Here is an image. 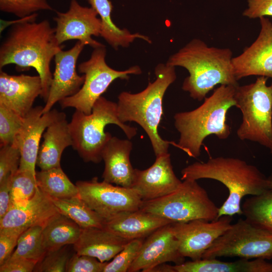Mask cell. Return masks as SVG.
Wrapping results in <instances>:
<instances>
[{
	"mask_svg": "<svg viewBox=\"0 0 272 272\" xmlns=\"http://www.w3.org/2000/svg\"><path fill=\"white\" fill-rule=\"evenodd\" d=\"M232 220V217L223 216L212 221L198 219L172 223L180 253L191 260L201 259L214 241L230 227Z\"/></svg>",
	"mask_w": 272,
	"mask_h": 272,
	"instance_id": "cell-12",
	"label": "cell"
},
{
	"mask_svg": "<svg viewBox=\"0 0 272 272\" xmlns=\"http://www.w3.org/2000/svg\"><path fill=\"white\" fill-rule=\"evenodd\" d=\"M85 46L78 41L71 49H61L55 55V70L43 113L50 111L57 102L77 93L82 87L85 76L78 75L76 64Z\"/></svg>",
	"mask_w": 272,
	"mask_h": 272,
	"instance_id": "cell-15",
	"label": "cell"
},
{
	"mask_svg": "<svg viewBox=\"0 0 272 272\" xmlns=\"http://www.w3.org/2000/svg\"><path fill=\"white\" fill-rule=\"evenodd\" d=\"M128 241L105 227L89 228L82 229L73 247L79 254L92 256L104 262L113 259Z\"/></svg>",
	"mask_w": 272,
	"mask_h": 272,
	"instance_id": "cell-22",
	"label": "cell"
},
{
	"mask_svg": "<svg viewBox=\"0 0 272 272\" xmlns=\"http://www.w3.org/2000/svg\"><path fill=\"white\" fill-rule=\"evenodd\" d=\"M236 87L221 85L206 97L199 107L175 113L174 126L180 135L174 146L195 158L199 156L201 147L208 136L214 134L221 140L227 139L231 131L227 123V113L231 107L236 106Z\"/></svg>",
	"mask_w": 272,
	"mask_h": 272,
	"instance_id": "cell-4",
	"label": "cell"
},
{
	"mask_svg": "<svg viewBox=\"0 0 272 272\" xmlns=\"http://www.w3.org/2000/svg\"><path fill=\"white\" fill-rule=\"evenodd\" d=\"M40 145L36 165L42 170L60 166L64 150L73 145V139L66 115L54 121L44 131Z\"/></svg>",
	"mask_w": 272,
	"mask_h": 272,
	"instance_id": "cell-24",
	"label": "cell"
},
{
	"mask_svg": "<svg viewBox=\"0 0 272 272\" xmlns=\"http://www.w3.org/2000/svg\"><path fill=\"white\" fill-rule=\"evenodd\" d=\"M267 77H258L255 82L236 87V107L242 114L237 130L242 141L254 142L272 153V83Z\"/></svg>",
	"mask_w": 272,
	"mask_h": 272,
	"instance_id": "cell-7",
	"label": "cell"
},
{
	"mask_svg": "<svg viewBox=\"0 0 272 272\" xmlns=\"http://www.w3.org/2000/svg\"><path fill=\"white\" fill-rule=\"evenodd\" d=\"M184 261L185 257L180 253L178 240L171 223L159 228L143 241L128 272H148L161 263L172 262L179 264Z\"/></svg>",
	"mask_w": 272,
	"mask_h": 272,
	"instance_id": "cell-17",
	"label": "cell"
},
{
	"mask_svg": "<svg viewBox=\"0 0 272 272\" xmlns=\"http://www.w3.org/2000/svg\"><path fill=\"white\" fill-rule=\"evenodd\" d=\"M242 215L254 225L272 232V190L246 198L241 206Z\"/></svg>",
	"mask_w": 272,
	"mask_h": 272,
	"instance_id": "cell-30",
	"label": "cell"
},
{
	"mask_svg": "<svg viewBox=\"0 0 272 272\" xmlns=\"http://www.w3.org/2000/svg\"><path fill=\"white\" fill-rule=\"evenodd\" d=\"M21 234L14 231L0 230V265L10 257Z\"/></svg>",
	"mask_w": 272,
	"mask_h": 272,
	"instance_id": "cell-39",
	"label": "cell"
},
{
	"mask_svg": "<svg viewBox=\"0 0 272 272\" xmlns=\"http://www.w3.org/2000/svg\"><path fill=\"white\" fill-rule=\"evenodd\" d=\"M51 198L59 213L72 220L82 229L104 227L106 221L78 196Z\"/></svg>",
	"mask_w": 272,
	"mask_h": 272,
	"instance_id": "cell-28",
	"label": "cell"
},
{
	"mask_svg": "<svg viewBox=\"0 0 272 272\" xmlns=\"http://www.w3.org/2000/svg\"><path fill=\"white\" fill-rule=\"evenodd\" d=\"M23 122V117L8 107L0 104L1 146L14 143Z\"/></svg>",
	"mask_w": 272,
	"mask_h": 272,
	"instance_id": "cell-33",
	"label": "cell"
},
{
	"mask_svg": "<svg viewBox=\"0 0 272 272\" xmlns=\"http://www.w3.org/2000/svg\"><path fill=\"white\" fill-rule=\"evenodd\" d=\"M108 262H102L97 258L76 252L67 261L66 272H103Z\"/></svg>",
	"mask_w": 272,
	"mask_h": 272,
	"instance_id": "cell-38",
	"label": "cell"
},
{
	"mask_svg": "<svg viewBox=\"0 0 272 272\" xmlns=\"http://www.w3.org/2000/svg\"><path fill=\"white\" fill-rule=\"evenodd\" d=\"M78 196L106 222L117 215L140 209L143 200L133 188L113 185L97 177L78 181Z\"/></svg>",
	"mask_w": 272,
	"mask_h": 272,
	"instance_id": "cell-11",
	"label": "cell"
},
{
	"mask_svg": "<svg viewBox=\"0 0 272 272\" xmlns=\"http://www.w3.org/2000/svg\"><path fill=\"white\" fill-rule=\"evenodd\" d=\"M259 19L261 29L256 39L241 54L232 58L238 81L250 76L272 79V23L264 17Z\"/></svg>",
	"mask_w": 272,
	"mask_h": 272,
	"instance_id": "cell-16",
	"label": "cell"
},
{
	"mask_svg": "<svg viewBox=\"0 0 272 272\" xmlns=\"http://www.w3.org/2000/svg\"><path fill=\"white\" fill-rule=\"evenodd\" d=\"M0 10L20 18L42 10L52 11L47 0H0Z\"/></svg>",
	"mask_w": 272,
	"mask_h": 272,
	"instance_id": "cell-34",
	"label": "cell"
},
{
	"mask_svg": "<svg viewBox=\"0 0 272 272\" xmlns=\"http://www.w3.org/2000/svg\"><path fill=\"white\" fill-rule=\"evenodd\" d=\"M110 124L118 126L129 140L137 133L135 127L119 120L117 103L103 96L94 103L90 114L76 110L69 123L72 147L85 162L98 163L102 160V151L112 137L105 131V126Z\"/></svg>",
	"mask_w": 272,
	"mask_h": 272,
	"instance_id": "cell-6",
	"label": "cell"
},
{
	"mask_svg": "<svg viewBox=\"0 0 272 272\" xmlns=\"http://www.w3.org/2000/svg\"><path fill=\"white\" fill-rule=\"evenodd\" d=\"M106 54L105 46L94 48L90 58L79 65V72L85 76L84 84L77 93L59 102L62 108H74L90 114L94 103L114 80H127L130 75L142 73L141 69L138 65L124 71L113 69L106 62Z\"/></svg>",
	"mask_w": 272,
	"mask_h": 272,
	"instance_id": "cell-9",
	"label": "cell"
},
{
	"mask_svg": "<svg viewBox=\"0 0 272 272\" xmlns=\"http://www.w3.org/2000/svg\"><path fill=\"white\" fill-rule=\"evenodd\" d=\"M43 107H33L23 117V122L15 140L21 159L18 170L36 174L37 154L40 142L47 127L65 114L55 109L43 113Z\"/></svg>",
	"mask_w": 272,
	"mask_h": 272,
	"instance_id": "cell-14",
	"label": "cell"
},
{
	"mask_svg": "<svg viewBox=\"0 0 272 272\" xmlns=\"http://www.w3.org/2000/svg\"><path fill=\"white\" fill-rule=\"evenodd\" d=\"M55 38L59 44L70 40H78L93 48L105 46L93 39L92 36H100L101 21L92 7H84L77 0H71L66 12L56 11Z\"/></svg>",
	"mask_w": 272,
	"mask_h": 272,
	"instance_id": "cell-13",
	"label": "cell"
},
{
	"mask_svg": "<svg viewBox=\"0 0 272 272\" xmlns=\"http://www.w3.org/2000/svg\"><path fill=\"white\" fill-rule=\"evenodd\" d=\"M196 181L182 180L179 187L172 193L154 200L143 201L140 209L172 223L218 219L219 208Z\"/></svg>",
	"mask_w": 272,
	"mask_h": 272,
	"instance_id": "cell-8",
	"label": "cell"
},
{
	"mask_svg": "<svg viewBox=\"0 0 272 272\" xmlns=\"http://www.w3.org/2000/svg\"><path fill=\"white\" fill-rule=\"evenodd\" d=\"M42 87L39 75H12L1 70L0 104L24 117L41 96Z\"/></svg>",
	"mask_w": 272,
	"mask_h": 272,
	"instance_id": "cell-20",
	"label": "cell"
},
{
	"mask_svg": "<svg viewBox=\"0 0 272 272\" xmlns=\"http://www.w3.org/2000/svg\"><path fill=\"white\" fill-rule=\"evenodd\" d=\"M143 239H135L129 241L123 248L107 262L103 272H126L136 258L142 245Z\"/></svg>",
	"mask_w": 272,
	"mask_h": 272,
	"instance_id": "cell-35",
	"label": "cell"
},
{
	"mask_svg": "<svg viewBox=\"0 0 272 272\" xmlns=\"http://www.w3.org/2000/svg\"><path fill=\"white\" fill-rule=\"evenodd\" d=\"M20 159V151L15 143L1 146L0 181L8 175L13 174L18 171Z\"/></svg>",
	"mask_w": 272,
	"mask_h": 272,
	"instance_id": "cell-37",
	"label": "cell"
},
{
	"mask_svg": "<svg viewBox=\"0 0 272 272\" xmlns=\"http://www.w3.org/2000/svg\"><path fill=\"white\" fill-rule=\"evenodd\" d=\"M221 257L271 259L272 232L240 219L214 241L202 258Z\"/></svg>",
	"mask_w": 272,
	"mask_h": 272,
	"instance_id": "cell-10",
	"label": "cell"
},
{
	"mask_svg": "<svg viewBox=\"0 0 272 272\" xmlns=\"http://www.w3.org/2000/svg\"><path fill=\"white\" fill-rule=\"evenodd\" d=\"M37 262L21 257H10L0 265L1 272H32Z\"/></svg>",
	"mask_w": 272,
	"mask_h": 272,
	"instance_id": "cell-41",
	"label": "cell"
},
{
	"mask_svg": "<svg viewBox=\"0 0 272 272\" xmlns=\"http://www.w3.org/2000/svg\"><path fill=\"white\" fill-rule=\"evenodd\" d=\"M38 187L36 174L18 170L12 176L11 206L27 202L35 195Z\"/></svg>",
	"mask_w": 272,
	"mask_h": 272,
	"instance_id": "cell-32",
	"label": "cell"
},
{
	"mask_svg": "<svg viewBox=\"0 0 272 272\" xmlns=\"http://www.w3.org/2000/svg\"><path fill=\"white\" fill-rule=\"evenodd\" d=\"M65 245L58 249L46 251L36 263L35 272H64L68 260L73 254Z\"/></svg>",
	"mask_w": 272,
	"mask_h": 272,
	"instance_id": "cell-36",
	"label": "cell"
},
{
	"mask_svg": "<svg viewBox=\"0 0 272 272\" xmlns=\"http://www.w3.org/2000/svg\"><path fill=\"white\" fill-rule=\"evenodd\" d=\"M175 174L169 153L156 157L153 164L145 170L134 169L131 188L143 201L154 200L176 190L181 184Z\"/></svg>",
	"mask_w": 272,
	"mask_h": 272,
	"instance_id": "cell-18",
	"label": "cell"
},
{
	"mask_svg": "<svg viewBox=\"0 0 272 272\" xmlns=\"http://www.w3.org/2000/svg\"><path fill=\"white\" fill-rule=\"evenodd\" d=\"M12 175H8L0 181V219L11 206V182Z\"/></svg>",
	"mask_w": 272,
	"mask_h": 272,
	"instance_id": "cell-42",
	"label": "cell"
},
{
	"mask_svg": "<svg viewBox=\"0 0 272 272\" xmlns=\"http://www.w3.org/2000/svg\"><path fill=\"white\" fill-rule=\"evenodd\" d=\"M170 221L140 209L125 212L106 222L104 227L129 241L147 237Z\"/></svg>",
	"mask_w": 272,
	"mask_h": 272,
	"instance_id": "cell-23",
	"label": "cell"
},
{
	"mask_svg": "<svg viewBox=\"0 0 272 272\" xmlns=\"http://www.w3.org/2000/svg\"><path fill=\"white\" fill-rule=\"evenodd\" d=\"M41 226H35L24 231L19 236L16 248L10 257H21L38 262L46 252L42 238Z\"/></svg>",
	"mask_w": 272,
	"mask_h": 272,
	"instance_id": "cell-31",
	"label": "cell"
},
{
	"mask_svg": "<svg viewBox=\"0 0 272 272\" xmlns=\"http://www.w3.org/2000/svg\"><path fill=\"white\" fill-rule=\"evenodd\" d=\"M181 180L212 179L223 183L229 195L219 208L218 218L242 215L241 201L246 195H255L269 189L267 178L255 166L232 157L211 158L205 162H196L183 168Z\"/></svg>",
	"mask_w": 272,
	"mask_h": 272,
	"instance_id": "cell-3",
	"label": "cell"
},
{
	"mask_svg": "<svg viewBox=\"0 0 272 272\" xmlns=\"http://www.w3.org/2000/svg\"><path fill=\"white\" fill-rule=\"evenodd\" d=\"M148 272H176L173 265L163 263L151 268Z\"/></svg>",
	"mask_w": 272,
	"mask_h": 272,
	"instance_id": "cell-43",
	"label": "cell"
},
{
	"mask_svg": "<svg viewBox=\"0 0 272 272\" xmlns=\"http://www.w3.org/2000/svg\"><path fill=\"white\" fill-rule=\"evenodd\" d=\"M99 16L101 21L100 36L114 49L120 46L128 47L137 39L151 43L150 38L138 33H131L127 29L119 28L112 21L113 6L110 0H86Z\"/></svg>",
	"mask_w": 272,
	"mask_h": 272,
	"instance_id": "cell-26",
	"label": "cell"
},
{
	"mask_svg": "<svg viewBox=\"0 0 272 272\" xmlns=\"http://www.w3.org/2000/svg\"><path fill=\"white\" fill-rule=\"evenodd\" d=\"M229 48L210 47L199 39H193L171 55L166 63L181 66L189 76L182 89L194 100L201 101L217 85L238 86Z\"/></svg>",
	"mask_w": 272,
	"mask_h": 272,
	"instance_id": "cell-2",
	"label": "cell"
},
{
	"mask_svg": "<svg viewBox=\"0 0 272 272\" xmlns=\"http://www.w3.org/2000/svg\"><path fill=\"white\" fill-rule=\"evenodd\" d=\"M132 149V144L129 139L111 137L102 152V159L105 163L102 174L104 180L131 188L134 174V168L129 159Z\"/></svg>",
	"mask_w": 272,
	"mask_h": 272,
	"instance_id": "cell-21",
	"label": "cell"
},
{
	"mask_svg": "<svg viewBox=\"0 0 272 272\" xmlns=\"http://www.w3.org/2000/svg\"><path fill=\"white\" fill-rule=\"evenodd\" d=\"M175 67L159 63L155 69L156 80L137 93L122 92L118 97L117 113L123 123L133 121L148 135L156 157L168 153L174 142L163 140L158 131L163 114V99L168 87L175 81Z\"/></svg>",
	"mask_w": 272,
	"mask_h": 272,
	"instance_id": "cell-5",
	"label": "cell"
},
{
	"mask_svg": "<svg viewBox=\"0 0 272 272\" xmlns=\"http://www.w3.org/2000/svg\"><path fill=\"white\" fill-rule=\"evenodd\" d=\"M37 16L36 13L12 23L0 47V69L10 64L18 71L34 68L41 80L40 96L46 102L53 77L50 63L63 46L58 44L49 21L37 23Z\"/></svg>",
	"mask_w": 272,
	"mask_h": 272,
	"instance_id": "cell-1",
	"label": "cell"
},
{
	"mask_svg": "<svg viewBox=\"0 0 272 272\" xmlns=\"http://www.w3.org/2000/svg\"><path fill=\"white\" fill-rule=\"evenodd\" d=\"M38 187L52 198H66L78 196V189L60 166L36 172Z\"/></svg>",
	"mask_w": 272,
	"mask_h": 272,
	"instance_id": "cell-29",
	"label": "cell"
},
{
	"mask_svg": "<svg viewBox=\"0 0 272 272\" xmlns=\"http://www.w3.org/2000/svg\"><path fill=\"white\" fill-rule=\"evenodd\" d=\"M173 266L176 272H272V262L262 258H239L233 261L201 258Z\"/></svg>",
	"mask_w": 272,
	"mask_h": 272,
	"instance_id": "cell-25",
	"label": "cell"
},
{
	"mask_svg": "<svg viewBox=\"0 0 272 272\" xmlns=\"http://www.w3.org/2000/svg\"><path fill=\"white\" fill-rule=\"evenodd\" d=\"M82 228L74 221L58 213L43 226V243L46 251L74 245L79 239Z\"/></svg>",
	"mask_w": 272,
	"mask_h": 272,
	"instance_id": "cell-27",
	"label": "cell"
},
{
	"mask_svg": "<svg viewBox=\"0 0 272 272\" xmlns=\"http://www.w3.org/2000/svg\"><path fill=\"white\" fill-rule=\"evenodd\" d=\"M267 178L268 188L269 189L272 190V172L271 174H270V175Z\"/></svg>",
	"mask_w": 272,
	"mask_h": 272,
	"instance_id": "cell-44",
	"label": "cell"
},
{
	"mask_svg": "<svg viewBox=\"0 0 272 272\" xmlns=\"http://www.w3.org/2000/svg\"><path fill=\"white\" fill-rule=\"evenodd\" d=\"M59 213L51 197L38 187L35 195L27 202L12 206L0 219V230L22 234L35 226H43Z\"/></svg>",
	"mask_w": 272,
	"mask_h": 272,
	"instance_id": "cell-19",
	"label": "cell"
},
{
	"mask_svg": "<svg viewBox=\"0 0 272 272\" xmlns=\"http://www.w3.org/2000/svg\"><path fill=\"white\" fill-rule=\"evenodd\" d=\"M248 8L243 13L250 19L272 16V0H247Z\"/></svg>",
	"mask_w": 272,
	"mask_h": 272,
	"instance_id": "cell-40",
	"label": "cell"
}]
</instances>
